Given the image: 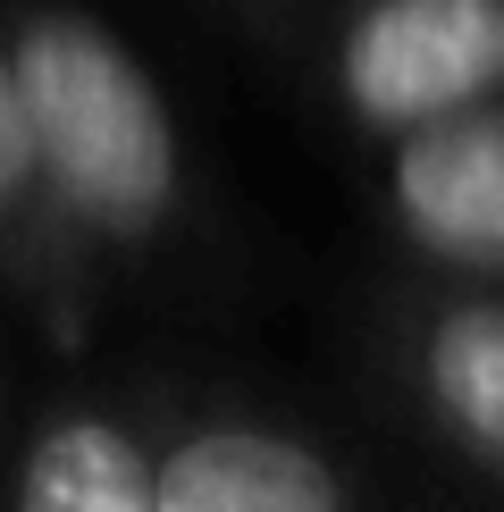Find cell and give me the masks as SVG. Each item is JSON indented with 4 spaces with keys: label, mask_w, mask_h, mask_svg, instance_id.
Segmentation results:
<instances>
[{
    "label": "cell",
    "mask_w": 504,
    "mask_h": 512,
    "mask_svg": "<svg viewBox=\"0 0 504 512\" xmlns=\"http://www.w3.org/2000/svg\"><path fill=\"white\" fill-rule=\"evenodd\" d=\"M34 168L93 227L143 236L177 194V135L152 76L84 17H42L9 59Z\"/></svg>",
    "instance_id": "cell-1"
},
{
    "label": "cell",
    "mask_w": 504,
    "mask_h": 512,
    "mask_svg": "<svg viewBox=\"0 0 504 512\" xmlns=\"http://www.w3.org/2000/svg\"><path fill=\"white\" fill-rule=\"evenodd\" d=\"M395 210L429 252L504 269V110H446L404 126Z\"/></svg>",
    "instance_id": "cell-3"
},
{
    "label": "cell",
    "mask_w": 504,
    "mask_h": 512,
    "mask_svg": "<svg viewBox=\"0 0 504 512\" xmlns=\"http://www.w3.org/2000/svg\"><path fill=\"white\" fill-rule=\"evenodd\" d=\"M17 512H152V471L110 420H59L26 454Z\"/></svg>",
    "instance_id": "cell-5"
},
{
    "label": "cell",
    "mask_w": 504,
    "mask_h": 512,
    "mask_svg": "<svg viewBox=\"0 0 504 512\" xmlns=\"http://www.w3.org/2000/svg\"><path fill=\"white\" fill-rule=\"evenodd\" d=\"M336 84L370 126H420L504 84V0H378L345 34Z\"/></svg>",
    "instance_id": "cell-2"
},
{
    "label": "cell",
    "mask_w": 504,
    "mask_h": 512,
    "mask_svg": "<svg viewBox=\"0 0 504 512\" xmlns=\"http://www.w3.org/2000/svg\"><path fill=\"white\" fill-rule=\"evenodd\" d=\"M429 395L462 437L504 454V303H462L429 336Z\"/></svg>",
    "instance_id": "cell-6"
},
{
    "label": "cell",
    "mask_w": 504,
    "mask_h": 512,
    "mask_svg": "<svg viewBox=\"0 0 504 512\" xmlns=\"http://www.w3.org/2000/svg\"><path fill=\"white\" fill-rule=\"evenodd\" d=\"M152 512H345V487L294 437L210 429L152 471Z\"/></svg>",
    "instance_id": "cell-4"
},
{
    "label": "cell",
    "mask_w": 504,
    "mask_h": 512,
    "mask_svg": "<svg viewBox=\"0 0 504 512\" xmlns=\"http://www.w3.org/2000/svg\"><path fill=\"white\" fill-rule=\"evenodd\" d=\"M34 177V135H26V110H17V76L0 59V202H17Z\"/></svg>",
    "instance_id": "cell-7"
}]
</instances>
